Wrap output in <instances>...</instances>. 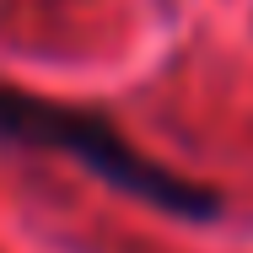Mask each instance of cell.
Returning <instances> with one entry per match:
<instances>
[{"label": "cell", "instance_id": "1", "mask_svg": "<svg viewBox=\"0 0 253 253\" xmlns=\"http://www.w3.org/2000/svg\"><path fill=\"white\" fill-rule=\"evenodd\" d=\"M0 146L5 151H54L65 162H76V167H86L97 183L151 205L162 215H178V221H215L221 215L215 189L151 162L97 108H76V102H59V97L0 81Z\"/></svg>", "mask_w": 253, "mask_h": 253}]
</instances>
